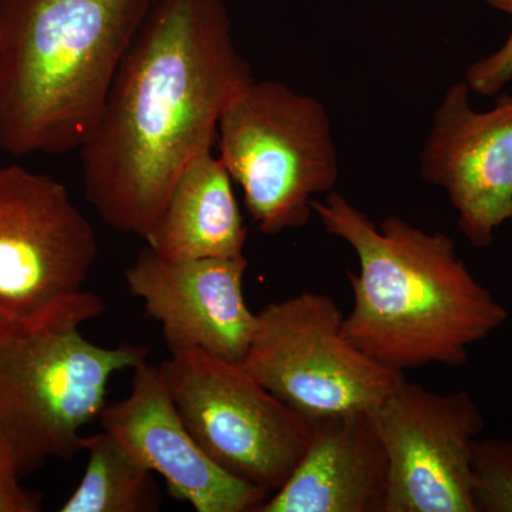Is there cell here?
I'll list each match as a JSON object with an SVG mask.
<instances>
[{"label":"cell","mask_w":512,"mask_h":512,"mask_svg":"<svg viewBox=\"0 0 512 512\" xmlns=\"http://www.w3.org/2000/svg\"><path fill=\"white\" fill-rule=\"evenodd\" d=\"M252 80L225 0H151L79 150L84 195L101 220L146 239Z\"/></svg>","instance_id":"obj_1"},{"label":"cell","mask_w":512,"mask_h":512,"mask_svg":"<svg viewBox=\"0 0 512 512\" xmlns=\"http://www.w3.org/2000/svg\"><path fill=\"white\" fill-rule=\"evenodd\" d=\"M326 232L355 251L346 338L396 372L466 365L470 349L507 322V308L457 254L453 239L392 215L380 225L339 192L313 201Z\"/></svg>","instance_id":"obj_2"},{"label":"cell","mask_w":512,"mask_h":512,"mask_svg":"<svg viewBox=\"0 0 512 512\" xmlns=\"http://www.w3.org/2000/svg\"><path fill=\"white\" fill-rule=\"evenodd\" d=\"M151 0H0V150L79 151Z\"/></svg>","instance_id":"obj_3"},{"label":"cell","mask_w":512,"mask_h":512,"mask_svg":"<svg viewBox=\"0 0 512 512\" xmlns=\"http://www.w3.org/2000/svg\"><path fill=\"white\" fill-rule=\"evenodd\" d=\"M80 328L62 320L0 338V466L20 480L83 451L111 377L147 360L144 346H100Z\"/></svg>","instance_id":"obj_4"},{"label":"cell","mask_w":512,"mask_h":512,"mask_svg":"<svg viewBox=\"0 0 512 512\" xmlns=\"http://www.w3.org/2000/svg\"><path fill=\"white\" fill-rule=\"evenodd\" d=\"M215 147L265 235L305 227L339 180L328 111L281 82L252 80L222 114Z\"/></svg>","instance_id":"obj_5"},{"label":"cell","mask_w":512,"mask_h":512,"mask_svg":"<svg viewBox=\"0 0 512 512\" xmlns=\"http://www.w3.org/2000/svg\"><path fill=\"white\" fill-rule=\"evenodd\" d=\"M92 222L55 178L0 168V315L16 328L99 318L84 284L97 259Z\"/></svg>","instance_id":"obj_6"},{"label":"cell","mask_w":512,"mask_h":512,"mask_svg":"<svg viewBox=\"0 0 512 512\" xmlns=\"http://www.w3.org/2000/svg\"><path fill=\"white\" fill-rule=\"evenodd\" d=\"M160 370L185 427L215 464L269 494L286 483L308 447L311 421L242 363L188 349L171 352Z\"/></svg>","instance_id":"obj_7"},{"label":"cell","mask_w":512,"mask_h":512,"mask_svg":"<svg viewBox=\"0 0 512 512\" xmlns=\"http://www.w3.org/2000/svg\"><path fill=\"white\" fill-rule=\"evenodd\" d=\"M343 319L325 293L268 303L242 366L305 419L373 412L406 376L357 349Z\"/></svg>","instance_id":"obj_8"},{"label":"cell","mask_w":512,"mask_h":512,"mask_svg":"<svg viewBox=\"0 0 512 512\" xmlns=\"http://www.w3.org/2000/svg\"><path fill=\"white\" fill-rule=\"evenodd\" d=\"M372 417L389 458L384 512H476L471 461L484 419L467 390L433 392L404 377Z\"/></svg>","instance_id":"obj_9"},{"label":"cell","mask_w":512,"mask_h":512,"mask_svg":"<svg viewBox=\"0 0 512 512\" xmlns=\"http://www.w3.org/2000/svg\"><path fill=\"white\" fill-rule=\"evenodd\" d=\"M464 80L451 84L434 110L420 154V175L446 192L460 231L487 248L512 220V96L497 94L493 109L477 111Z\"/></svg>","instance_id":"obj_10"},{"label":"cell","mask_w":512,"mask_h":512,"mask_svg":"<svg viewBox=\"0 0 512 512\" xmlns=\"http://www.w3.org/2000/svg\"><path fill=\"white\" fill-rule=\"evenodd\" d=\"M248 259L168 261L146 247L128 266V292L160 323L168 350L197 349L241 363L254 338L256 313L244 296Z\"/></svg>","instance_id":"obj_11"},{"label":"cell","mask_w":512,"mask_h":512,"mask_svg":"<svg viewBox=\"0 0 512 512\" xmlns=\"http://www.w3.org/2000/svg\"><path fill=\"white\" fill-rule=\"evenodd\" d=\"M156 476L168 494L197 512H256L269 493L227 473L205 454L181 420L160 366L133 369L130 393L107 403L99 417Z\"/></svg>","instance_id":"obj_12"},{"label":"cell","mask_w":512,"mask_h":512,"mask_svg":"<svg viewBox=\"0 0 512 512\" xmlns=\"http://www.w3.org/2000/svg\"><path fill=\"white\" fill-rule=\"evenodd\" d=\"M309 421L301 460L256 512H384L389 458L372 412Z\"/></svg>","instance_id":"obj_13"},{"label":"cell","mask_w":512,"mask_h":512,"mask_svg":"<svg viewBox=\"0 0 512 512\" xmlns=\"http://www.w3.org/2000/svg\"><path fill=\"white\" fill-rule=\"evenodd\" d=\"M232 185L214 151L195 158L144 239L147 247L168 261L245 256L248 231Z\"/></svg>","instance_id":"obj_14"},{"label":"cell","mask_w":512,"mask_h":512,"mask_svg":"<svg viewBox=\"0 0 512 512\" xmlns=\"http://www.w3.org/2000/svg\"><path fill=\"white\" fill-rule=\"evenodd\" d=\"M87 453L82 481L60 512H154L161 495L156 474L113 434L103 430L83 437Z\"/></svg>","instance_id":"obj_15"},{"label":"cell","mask_w":512,"mask_h":512,"mask_svg":"<svg viewBox=\"0 0 512 512\" xmlns=\"http://www.w3.org/2000/svg\"><path fill=\"white\" fill-rule=\"evenodd\" d=\"M471 477L476 512H512V441L477 439Z\"/></svg>","instance_id":"obj_16"},{"label":"cell","mask_w":512,"mask_h":512,"mask_svg":"<svg viewBox=\"0 0 512 512\" xmlns=\"http://www.w3.org/2000/svg\"><path fill=\"white\" fill-rule=\"evenodd\" d=\"M490 6L512 20V0H483ZM512 80V28L504 45L498 47L491 55L481 57L468 66L464 82L471 93L483 97H494L503 92Z\"/></svg>","instance_id":"obj_17"},{"label":"cell","mask_w":512,"mask_h":512,"mask_svg":"<svg viewBox=\"0 0 512 512\" xmlns=\"http://www.w3.org/2000/svg\"><path fill=\"white\" fill-rule=\"evenodd\" d=\"M42 500V495L26 490L20 478L0 467V512L42 511Z\"/></svg>","instance_id":"obj_18"},{"label":"cell","mask_w":512,"mask_h":512,"mask_svg":"<svg viewBox=\"0 0 512 512\" xmlns=\"http://www.w3.org/2000/svg\"><path fill=\"white\" fill-rule=\"evenodd\" d=\"M13 329H16V326L12 325L8 319H5L2 315H0V338L8 335V333L12 332Z\"/></svg>","instance_id":"obj_19"},{"label":"cell","mask_w":512,"mask_h":512,"mask_svg":"<svg viewBox=\"0 0 512 512\" xmlns=\"http://www.w3.org/2000/svg\"><path fill=\"white\" fill-rule=\"evenodd\" d=\"M0 467H2V466H0ZM2 468H3V467H2ZM3 470H5V468H3ZM6 471H8V470H6ZM10 474H12V473H10Z\"/></svg>","instance_id":"obj_20"}]
</instances>
